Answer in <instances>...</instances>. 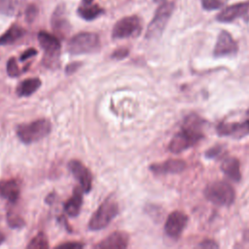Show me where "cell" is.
I'll list each match as a JSON object with an SVG mask.
<instances>
[{
    "instance_id": "22",
    "label": "cell",
    "mask_w": 249,
    "mask_h": 249,
    "mask_svg": "<svg viewBox=\"0 0 249 249\" xmlns=\"http://www.w3.org/2000/svg\"><path fill=\"white\" fill-rule=\"evenodd\" d=\"M77 13L79 17L85 20H93L104 14V9L101 8L98 4L81 5L78 8Z\"/></svg>"
},
{
    "instance_id": "6",
    "label": "cell",
    "mask_w": 249,
    "mask_h": 249,
    "mask_svg": "<svg viewBox=\"0 0 249 249\" xmlns=\"http://www.w3.org/2000/svg\"><path fill=\"white\" fill-rule=\"evenodd\" d=\"M174 7L175 6L173 2H167V1L161 3L159 6V8L157 9L154 15V18H152V20L150 21L147 27V30L145 33L146 39H149V40L157 39L162 34L170 17L172 16Z\"/></svg>"
},
{
    "instance_id": "33",
    "label": "cell",
    "mask_w": 249,
    "mask_h": 249,
    "mask_svg": "<svg viewBox=\"0 0 249 249\" xmlns=\"http://www.w3.org/2000/svg\"><path fill=\"white\" fill-rule=\"evenodd\" d=\"M198 247L200 248H207V249H211V248H218L219 245L218 243H216L214 240H211V239H206V240H203L202 242L199 243Z\"/></svg>"
},
{
    "instance_id": "8",
    "label": "cell",
    "mask_w": 249,
    "mask_h": 249,
    "mask_svg": "<svg viewBox=\"0 0 249 249\" xmlns=\"http://www.w3.org/2000/svg\"><path fill=\"white\" fill-rule=\"evenodd\" d=\"M142 27V20L138 16L132 15L124 17L113 26L111 36L116 40L135 38L140 35Z\"/></svg>"
},
{
    "instance_id": "26",
    "label": "cell",
    "mask_w": 249,
    "mask_h": 249,
    "mask_svg": "<svg viewBox=\"0 0 249 249\" xmlns=\"http://www.w3.org/2000/svg\"><path fill=\"white\" fill-rule=\"evenodd\" d=\"M6 69H7V74L8 76H10L11 78H17L20 75V70H19V67L18 65V62H17V59L16 57H10L9 60L7 61V66H6Z\"/></svg>"
},
{
    "instance_id": "39",
    "label": "cell",
    "mask_w": 249,
    "mask_h": 249,
    "mask_svg": "<svg viewBox=\"0 0 249 249\" xmlns=\"http://www.w3.org/2000/svg\"><path fill=\"white\" fill-rule=\"evenodd\" d=\"M155 3H158V4H161V3H163V2H165L166 0H153Z\"/></svg>"
},
{
    "instance_id": "30",
    "label": "cell",
    "mask_w": 249,
    "mask_h": 249,
    "mask_svg": "<svg viewBox=\"0 0 249 249\" xmlns=\"http://www.w3.org/2000/svg\"><path fill=\"white\" fill-rule=\"evenodd\" d=\"M85 245L82 242L79 241H68V242H64L61 244H58L55 246V248H59V249H80L83 248Z\"/></svg>"
},
{
    "instance_id": "3",
    "label": "cell",
    "mask_w": 249,
    "mask_h": 249,
    "mask_svg": "<svg viewBox=\"0 0 249 249\" xmlns=\"http://www.w3.org/2000/svg\"><path fill=\"white\" fill-rule=\"evenodd\" d=\"M52 124L47 119H38L31 123L18 124L16 133L18 139L24 144L37 142L50 134Z\"/></svg>"
},
{
    "instance_id": "25",
    "label": "cell",
    "mask_w": 249,
    "mask_h": 249,
    "mask_svg": "<svg viewBox=\"0 0 249 249\" xmlns=\"http://www.w3.org/2000/svg\"><path fill=\"white\" fill-rule=\"evenodd\" d=\"M7 223L13 229L23 228L25 225V221L23 220V218H21L19 216V214L14 212L12 210H9L7 212Z\"/></svg>"
},
{
    "instance_id": "14",
    "label": "cell",
    "mask_w": 249,
    "mask_h": 249,
    "mask_svg": "<svg viewBox=\"0 0 249 249\" xmlns=\"http://www.w3.org/2000/svg\"><path fill=\"white\" fill-rule=\"evenodd\" d=\"M249 11V1L238 2L223 9L217 16L220 22H231L237 18L244 17Z\"/></svg>"
},
{
    "instance_id": "19",
    "label": "cell",
    "mask_w": 249,
    "mask_h": 249,
    "mask_svg": "<svg viewBox=\"0 0 249 249\" xmlns=\"http://www.w3.org/2000/svg\"><path fill=\"white\" fill-rule=\"evenodd\" d=\"M26 33V30L17 24L13 23L1 36H0V46H8L15 44L17 41L20 40Z\"/></svg>"
},
{
    "instance_id": "9",
    "label": "cell",
    "mask_w": 249,
    "mask_h": 249,
    "mask_svg": "<svg viewBox=\"0 0 249 249\" xmlns=\"http://www.w3.org/2000/svg\"><path fill=\"white\" fill-rule=\"evenodd\" d=\"M52 29L58 38L64 39L71 29V24L66 17V9L64 4H59L55 7L51 18Z\"/></svg>"
},
{
    "instance_id": "34",
    "label": "cell",
    "mask_w": 249,
    "mask_h": 249,
    "mask_svg": "<svg viewBox=\"0 0 249 249\" xmlns=\"http://www.w3.org/2000/svg\"><path fill=\"white\" fill-rule=\"evenodd\" d=\"M221 151H222V148L220 146L210 148L208 151H206L205 157L206 158H215V157H217L218 155L221 154Z\"/></svg>"
},
{
    "instance_id": "10",
    "label": "cell",
    "mask_w": 249,
    "mask_h": 249,
    "mask_svg": "<svg viewBox=\"0 0 249 249\" xmlns=\"http://www.w3.org/2000/svg\"><path fill=\"white\" fill-rule=\"evenodd\" d=\"M68 168L80 183L84 193H89L92 186V175L89 169L78 160H71L68 162Z\"/></svg>"
},
{
    "instance_id": "32",
    "label": "cell",
    "mask_w": 249,
    "mask_h": 249,
    "mask_svg": "<svg viewBox=\"0 0 249 249\" xmlns=\"http://www.w3.org/2000/svg\"><path fill=\"white\" fill-rule=\"evenodd\" d=\"M37 53H38V52H37L36 49H34V48H29V49L25 50V51L20 54L19 60H20V61H25V60H27L28 58L35 56Z\"/></svg>"
},
{
    "instance_id": "12",
    "label": "cell",
    "mask_w": 249,
    "mask_h": 249,
    "mask_svg": "<svg viewBox=\"0 0 249 249\" xmlns=\"http://www.w3.org/2000/svg\"><path fill=\"white\" fill-rule=\"evenodd\" d=\"M238 51V45L230 32L222 30L217 38L213 53L215 56H226L235 54Z\"/></svg>"
},
{
    "instance_id": "17",
    "label": "cell",
    "mask_w": 249,
    "mask_h": 249,
    "mask_svg": "<svg viewBox=\"0 0 249 249\" xmlns=\"http://www.w3.org/2000/svg\"><path fill=\"white\" fill-rule=\"evenodd\" d=\"M83 193L84 191L81 187L74 188L72 196L69 197L63 205L66 215L70 217H77L80 214L83 205Z\"/></svg>"
},
{
    "instance_id": "27",
    "label": "cell",
    "mask_w": 249,
    "mask_h": 249,
    "mask_svg": "<svg viewBox=\"0 0 249 249\" xmlns=\"http://www.w3.org/2000/svg\"><path fill=\"white\" fill-rule=\"evenodd\" d=\"M227 0H201V6L206 11H214L222 8Z\"/></svg>"
},
{
    "instance_id": "16",
    "label": "cell",
    "mask_w": 249,
    "mask_h": 249,
    "mask_svg": "<svg viewBox=\"0 0 249 249\" xmlns=\"http://www.w3.org/2000/svg\"><path fill=\"white\" fill-rule=\"evenodd\" d=\"M128 234L122 231H116L94 245L98 249H124L128 245Z\"/></svg>"
},
{
    "instance_id": "2",
    "label": "cell",
    "mask_w": 249,
    "mask_h": 249,
    "mask_svg": "<svg viewBox=\"0 0 249 249\" xmlns=\"http://www.w3.org/2000/svg\"><path fill=\"white\" fill-rule=\"evenodd\" d=\"M37 39L40 47L44 50V57L42 59L43 64L50 69L59 67V55L61 48L59 38L54 34L41 30L38 32Z\"/></svg>"
},
{
    "instance_id": "28",
    "label": "cell",
    "mask_w": 249,
    "mask_h": 249,
    "mask_svg": "<svg viewBox=\"0 0 249 249\" xmlns=\"http://www.w3.org/2000/svg\"><path fill=\"white\" fill-rule=\"evenodd\" d=\"M24 14H25V20L28 23H32L36 19L38 14H39V9H38L37 5L29 4L25 9Z\"/></svg>"
},
{
    "instance_id": "38",
    "label": "cell",
    "mask_w": 249,
    "mask_h": 249,
    "mask_svg": "<svg viewBox=\"0 0 249 249\" xmlns=\"http://www.w3.org/2000/svg\"><path fill=\"white\" fill-rule=\"evenodd\" d=\"M244 239H245L247 242H249V230H247V231H245V233H244Z\"/></svg>"
},
{
    "instance_id": "23",
    "label": "cell",
    "mask_w": 249,
    "mask_h": 249,
    "mask_svg": "<svg viewBox=\"0 0 249 249\" xmlns=\"http://www.w3.org/2000/svg\"><path fill=\"white\" fill-rule=\"evenodd\" d=\"M25 0H0V14L14 17L23 8Z\"/></svg>"
},
{
    "instance_id": "31",
    "label": "cell",
    "mask_w": 249,
    "mask_h": 249,
    "mask_svg": "<svg viewBox=\"0 0 249 249\" xmlns=\"http://www.w3.org/2000/svg\"><path fill=\"white\" fill-rule=\"evenodd\" d=\"M82 66V62L81 61H73L70 62L69 64L66 65L65 67V73L67 75H72L75 72H77V70Z\"/></svg>"
},
{
    "instance_id": "40",
    "label": "cell",
    "mask_w": 249,
    "mask_h": 249,
    "mask_svg": "<svg viewBox=\"0 0 249 249\" xmlns=\"http://www.w3.org/2000/svg\"><path fill=\"white\" fill-rule=\"evenodd\" d=\"M246 116H247V119H246V120L249 122V109H248L247 112H246Z\"/></svg>"
},
{
    "instance_id": "7",
    "label": "cell",
    "mask_w": 249,
    "mask_h": 249,
    "mask_svg": "<svg viewBox=\"0 0 249 249\" xmlns=\"http://www.w3.org/2000/svg\"><path fill=\"white\" fill-rule=\"evenodd\" d=\"M118 213L119 205L115 200L111 198L104 200L92 214L89 222V229L94 231L106 228Z\"/></svg>"
},
{
    "instance_id": "13",
    "label": "cell",
    "mask_w": 249,
    "mask_h": 249,
    "mask_svg": "<svg viewBox=\"0 0 249 249\" xmlns=\"http://www.w3.org/2000/svg\"><path fill=\"white\" fill-rule=\"evenodd\" d=\"M217 133L220 136H230L235 139L242 138L249 134V122L245 120L243 122L221 123L217 125Z\"/></svg>"
},
{
    "instance_id": "11",
    "label": "cell",
    "mask_w": 249,
    "mask_h": 249,
    "mask_svg": "<svg viewBox=\"0 0 249 249\" xmlns=\"http://www.w3.org/2000/svg\"><path fill=\"white\" fill-rule=\"evenodd\" d=\"M188 223V216L181 211L170 213L164 224V232L171 238H178Z\"/></svg>"
},
{
    "instance_id": "20",
    "label": "cell",
    "mask_w": 249,
    "mask_h": 249,
    "mask_svg": "<svg viewBox=\"0 0 249 249\" xmlns=\"http://www.w3.org/2000/svg\"><path fill=\"white\" fill-rule=\"evenodd\" d=\"M222 171L234 182H238L241 179L240 163L239 160L234 157L226 158L221 164Z\"/></svg>"
},
{
    "instance_id": "24",
    "label": "cell",
    "mask_w": 249,
    "mask_h": 249,
    "mask_svg": "<svg viewBox=\"0 0 249 249\" xmlns=\"http://www.w3.org/2000/svg\"><path fill=\"white\" fill-rule=\"evenodd\" d=\"M26 247L28 249H48L50 245L47 235L44 232H39L30 240Z\"/></svg>"
},
{
    "instance_id": "35",
    "label": "cell",
    "mask_w": 249,
    "mask_h": 249,
    "mask_svg": "<svg viewBox=\"0 0 249 249\" xmlns=\"http://www.w3.org/2000/svg\"><path fill=\"white\" fill-rule=\"evenodd\" d=\"M54 197H55V194L54 193H52V194H49V196L46 197V202L47 203H53V199H54Z\"/></svg>"
},
{
    "instance_id": "29",
    "label": "cell",
    "mask_w": 249,
    "mask_h": 249,
    "mask_svg": "<svg viewBox=\"0 0 249 249\" xmlns=\"http://www.w3.org/2000/svg\"><path fill=\"white\" fill-rule=\"evenodd\" d=\"M129 53V50L125 47H121V48H118L116 49L112 54H111V57L116 59V60H122L124 58H125Z\"/></svg>"
},
{
    "instance_id": "18",
    "label": "cell",
    "mask_w": 249,
    "mask_h": 249,
    "mask_svg": "<svg viewBox=\"0 0 249 249\" xmlns=\"http://www.w3.org/2000/svg\"><path fill=\"white\" fill-rule=\"evenodd\" d=\"M19 193L20 187L18 180L9 179L0 181V196L9 200V202H17Z\"/></svg>"
},
{
    "instance_id": "15",
    "label": "cell",
    "mask_w": 249,
    "mask_h": 249,
    "mask_svg": "<svg viewBox=\"0 0 249 249\" xmlns=\"http://www.w3.org/2000/svg\"><path fill=\"white\" fill-rule=\"evenodd\" d=\"M187 166L185 160L180 159H170L160 163H153L150 165V170L158 175L162 174H176L182 172Z\"/></svg>"
},
{
    "instance_id": "37",
    "label": "cell",
    "mask_w": 249,
    "mask_h": 249,
    "mask_svg": "<svg viewBox=\"0 0 249 249\" xmlns=\"http://www.w3.org/2000/svg\"><path fill=\"white\" fill-rule=\"evenodd\" d=\"M4 240H5V235H4V233L0 231V245L4 242Z\"/></svg>"
},
{
    "instance_id": "21",
    "label": "cell",
    "mask_w": 249,
    "mask_h": 249,
    "mask_svg": "<svg viewBox=\"0 0 249 249\" xmlns=\"http://www.w3.org/2000/svg\"><path fill=\"white\" fill-rule=\"evenodd\" d=\"M42 85V81L37 77H32L21 81L17 87V94L21 97H26L32 95L37 91Z\"/></svg>"
},
{
    "instance_id": "36",
    "label": "cell",
    "mask_w": 249,
    "mask_h": 249,
    "mask_svg": "<svg viewBox=\"0 0 249 249\" xmlns=\"http://www.w3.org/2000/svg\"><path fill=\"white\" fill-rule=\"evenodd\" d=\"M93 0H82L81 5H91Z\"/></svg>"
},
{
    "instance_id": "1",
    "label": "cell",
    "mask_w": 249,
    "mask_h": 249,
    "mask_svg": "<svg viewBox=\"0 0 249 249\" xmlns=\"http://www.w3.org/2000/svg\"><path fill=\"white\" fill-rule=\"evenodd\" d=\"M203 120L196 114L187 116L181 129L172 137L168 150L173 154H179L194 145L203 137Z\"/></svg>"
},
{
    "instance_id": "5",
    "label": "cell",
    "mask_w": 249,
    "mask_h": 249,
    "mask_svg": "<svg viewBox=\"0 0 249 249\" xmlns=\"http://www.w3.org/2000/svg\"><path fill=\"white\" fill-rule=\"evenodd\" d=\"M204 196L211 203L218 206H230L235 199L234 189L225 181H215L207 185Z\"/></svg>"
},
{
    "instance_id": "4",
    "label": "cell",
    "mask_w": 249,
    "mask_h": 249,
    "mask_svg": "<svg viewBox=\"0 0 249 249\" xmlns=\"http://www.w3.org/2000/svg\"><path fill=\"white\" fill-rule=\"evenodd\" d=\"M99 36L94 32H80L67 44V52L73 55L96 53L100 49Z\"/></svg>"
}]
</instances>
